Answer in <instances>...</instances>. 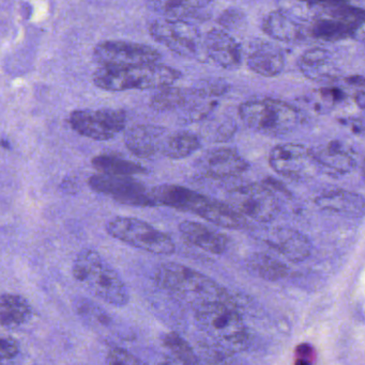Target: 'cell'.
<instances>
[{"instance_id": "7", "label": "cell", "mask_w": 365, "mask_h": 365, "mask_svg": "<svg viewBox=\"0 0 365 365\" xmlns=\"http://www.w3.org/2000/svg\"><path fill=\"white\" fill-rule=\"evenodd\" d=\"M226 203L244 218L259 223L276 220L281 212L280 201L268 182L239 185L229 190Z\"/></svg>"}, {"instance_id": "25", "label": "cell", "mask_w": 365, "mask_h": 365, "mask_svg": "<svg viewBox=\"0 0 365 365\" xmlns=\"http://www.w3.org/2000/svg\"><path fill=\"white\" fill-rule=\"evenodd\" d=\"M197 100L194 88H179L169 86L161 88L150 98V107L158 113L182 109L191 110Z\"/></svg>"}, {"instance_id": "2", "label": "cell", "mask_w": 365, "mask_h": 365, "mask_svg": "<svg viewBox=\"0 0 365 365\" xmlns=\"http://www.w3.org/2000/svg\"><path fill=\"white\" fill-rule=\"evenodd\" d=\"M72 272L77 282L107 304L117 307L128 304L130 295L121 277L96 251L81 250L73 263Z\"/></svg>"}, {"instance_id": "10", "label": "cell", "mask_w": 365, "mask_h": 365, "mask_svg": "<svg viewBox=\"0 0 365 365\" xmlns=\"http://www.w3.org/2000/svg\"><path fill=\"white\" fill-rule=\"evenodd\" d=\"M162 55L150 45L128 41H105L94 49V59L100 68H128L158 63Z\"/></svg>"}, {"instance_id": "12", "label": "cell", "mask_w": 365, "mask_h": 365, "mask_svg": "<svg viewBox=\"0 0 365 365\" xmlns=\"http://www.w3.org/2000/svg\"><path fill=\"white\" fill-rule=\"evenodd\" d=\"M90 188L126 205L154 207L150 189L133 177L94 175L88 181Z\"/></svg>"}, {"instance_id": "24", "label": "cell", "mask_w": 365, "mask_h": 365, "mask_svg": "<svg viewBox=\"0 0 365 365\" xmlns=\"http://www.w3.org/2000/svg\"><path fill=\"white\" fill-rule=\"evenodd\" d=\"M315 204L321 210L334 214L362 218L364 216V197L360 193L344 189H331L315 197Z\"/></svg>"}, {"instance_id": "20", "label": "cell", "mask_w": 365, "mask_h": 365, "mask_svg": "<svg viewBox=\"0 0 365 365\" xmlns=\"http://www.w3.org/2000/svg\"><path fill=\"white\" fill-rule=\"evenodd\" d=\"M246 64L255 74L263 77H276L285 68L282 49L267 41L252 43L246 56Z\"/></svg>"}, {"instance_id": "13", "label": "cell", "mask_w": 365, "mask_h": 365, "mask_svg": "<svg viewBox=\"0 0 365 365\" xmlns=\"http://www.w3.org/2000/svg\"><path fill=\"white\" fill-rule=\"evenodd\" d=\"M196 168L209 179L229 180L246 173L250 168V164L237 150L216 148L199 158Z\"/></svg>"}, {"instance_id": "33", "label": "cell", "mask_w": 365, "mask_h": 365, "mask_svg": "<svg viewBox=\"0 0 365 365\" xmlns=\"http://www.w3.org/2000/svg\"><path fill=\"white\" fill-rule=\"evenodd\" d=\"M218 23L225 31H240L246 28V14L239 9L229 8L221 13Z\"/></svg>"}, {"instance_id": "19", "label": "cell", "mask_w": 365, "mask_h": 365, "mask_svg": "<svg viewBox=\"0 0 365 365\" xmlns=\"http://www.w3.org/2000/svg\"><path fill=\"white\" fill-rule=\"evenodd\" d=\"M319 171L330 175H345L357 166V160L351 150L341 141L332 140L311 149Z\"/></svg>"}, {"instance_id": "5", "label": "cell", "mask_w": 365, "mask_h": 365, "mask_svg": "<svg viewBox=\"0 0 365 365\" xmlns=\"http://www.w3.org/2000/svg\"><path fill=\"white\" fill-rule=\"evenodd\" d=\"M180 77V71L158 62L128 68H100L94 74V83L105 91L158 90L173 86Z\"/></svg>"}, {"instance_id": "3", "label": "cell", "mask_w": 365, "mask_h": 365, "mask_svg": "<svg viewBox=\"0 0 365 365\" xmlns=\"http://www.w3.org/2000/svg\"><path fill=\"white\" fill-rule=\"evenodd\" d=\"M193 309L199 327L220 347L229 351H244L248 347V327L234 302H208Z\"/></svg>"}, {"instance_id": "11", "label": "cell", "mask_w": 365, "mask_h": 365, "mask_svg": "<svg viewBox=\"0 0 365 365\" xmlns=\"http://www.w3.org/2000/svg\"><path fill=\"white\" fill-rule=\"evenodd\" d=\"M269 165L274 173L291 181H306L319 173L312 151L300 143L276 145L270 151Z\"/></svg>"}, {"instance_id": "36", "label": "cell", "mask_w": 365, "mask_h": 365, "mask_svg": "<svg viewBox=\"0 0 365 365\" xmlns=\"http://www.w3.org/2000/svg\"><path fill=\"white\" fill-rule=\"evenodd\" d=\"M316 351L311 343H300L296 346L294 365H314Z\"/></svg>"}, {"instance_id": "21", "label": "cell", "mask_w": 365, "mask_h": 365, "mask_svg": "<svg viewBox=\"0 0 365 365\" xmlns=\"http://www.w3.org/2000/svg\"><path fill=\"white\" fill-rule=\"evenodd\" d=\"M298 68L306 78L315 83H334L340 75L331 53L321 47L309 49L302 53Z\"/></svg>"}, {"instance_id": "29", "label": "cell", "mask_w": 365, "mask_h": 365, "mask_svg": "<svg viewBox=\"0 0 365 365\" xmlns=\"http://www.w3.org/2000/svg\"><path fill=\"white\" fill-rule=\"evenodd\" d=\"M214 0H149L150 6L163 17L186 19L199 14Z\"/></svg>"}, {"instance_id": "4", "label": "cell", "mask_w": 365, "mask_h": 365, "mask_svg": "<svg viewBox=\"0 0 365 365\" xmlns=\"http://www.w3.org/2000/svg\"><path fill=\"white\" fill-rule=\"evenodd\" d=\"M238 113L246 128L267 137L291 134L302 121L297 107L276 98L246 101L240 105Z\"/></svg>"}, {"instance_id": "9", "label": "cell", "mask_w": 365, "mask_h": 365, "mask_svg": "<svg viewBox=\"0 0 365 365\" xmlns=\"http://www.w3.org/2000/svg\"><path fill=\"white\" fill-rule=\"evenodd\" d=\"M69 124L81 136L107 141L126 128V113L122 109H79L71 113Z\"/></svg>"}, {"instance_id": "34", "label": "cell", "mask_w": 365, "mask_h": 365, "mask_svg": "<svg viewBox=\"0 0 365 365\" xmlns=\"http://www.w3.org/2000/svg\"><path fill=\"white\" fill-rule=\"evenodd\" d=\"M19 344L14 338L0 334V365H6L16 359Z\"/></svg>"}, {"instance_id": "18", "label": "cell", "mask_w": 365, "mask_h": 365, "mask_svg": "<svg viewBox=\"0 0 365 365\" xmlns=\"http://www.w3.org/2000/svg\"><path fill=\"white\" fill-rule=\"evenodd\" d=\"M150 197L154 206H166L193 215H196L207 197L188 187L175 184H163L154 187L150 189Z\"/></svg>"}, {"instance_id": "14", "label": "cell", "mask_w": 365, "mask_h": 365, "mask_svg": "<svg viewBox=\"0 0 365 365\" xmlns=\"http://www.w3.org/2000/svg\"><path fill=\"white\" fill-rule=\"evenodd\" d=\"M261 238L271 250L291 263H301L312 255L310 238L291 227H271L261 234Z\"/></svg>"}, {"instance_id": "37", "label": "cell", "mask_w": 365, "mask_h": 365, "mask_svg": "<svg viewBox=\"0 0 365 365\" xmlns=\"http://www.w3.org/2000/svg\"><path fill=\"white\" fill-rule=\"evenodd\" d=\"M161 365H191V364H180V362H177V361H169V362H164V364H162Z\"/></svg>"}, {"instance_id": "6", "label": "cell", "mask_w": 365, "mask_h": 365, "mask_svg": "<svg viewBox=\"0 0 365 365\" xmlns=\"http://www.w3.org/2000/svg\"><path fill=\"white\" fill-rule=\"evenodd\" d=\"M111 237L146 252L171 255L176 252L173 238L150 223L134 217H116L106 225Z\"/></svg>"}, {"instance_id": "17", "label": "cell", "mask_w": 365, "mask_h": 365, "mask_svg": "<svg viewBox=\"0 0 365 365\" xmlns=\"http://www.w3.org/2000/svg\"><path fill=\"white\" fill-rule=\"evenodd\" d=\"M364 21H351L341 17L321 14L314 16L312 23L306 27V32L316 40L325 42H338L349 38H364Z\"/></svg>"}, {"instance_id": "1", "label": "cell", "mask_w": 365, "mask_h": 365, "mask_svg": "<svg viewBox=\"0 0 365 365\" xmlns=\"http://www.w3.org/2000/svg\"><path fill=\"white\" fill-rule=\"evenodd\" d=\"M154 281L161 289L193 308L208 302H233L229 292L214 279L182 264H161L154 274Z\"/></svg>"}, {"instance_id": "23", "label": "cell", "mask_w": 365, "mask_h": 365, "mask_svg": "<svg viewBox=\"0 0 365 365\" xmlns=\"http://www.w3.org/2000/svg\"><path fill=\"white\" fill-rule=\"evenodd\" d=\"M261 29L272 40L279 42H301L306 36V28L296 17L280 9L266 15L261 23Z\"/></svg>"}, {"instance_id": "31", "label": "cell", "mask_w": 365, "mask_h": 365, "mask_svg": "<svg viewBox=\"0 0 365 365\" xmlns=\"http://www.w3.org/2000/svg\"><path fill=\"white\" fill-rule=\"evenodd\" d=\"M201 139L194 133L180 130V132H169L162 155L169 160H184L190 158L191 155L201 149Z\"/></svg>"}, {"instance_id": "22", "label": "cell", "mask_w": 365, "mask_h": 365, "mask_svg": "<svg viewBox=\"0 0 365 365\" xmlns=\"http://www.w3.org/2000/svg\"><path fill=\"white\" fill-rule=\"evenodd\" d=\"M179 232L186 242L211 255H223L229 247V238L224 233L197 221H182Z\"/></svg>"}, {"instance_id": "27", "label": "cell", "mask_w": 365, "mask_h": 365, "mask_svg": "<svg viewBox=\"0 0 365 365\" xmlns=\"http://www.w3.org/2000/svg\"><path fill=\"white\" fill-rule=\"evenodd\" d=\"M32 315L29 302L15 294L0 295V325L6 329H16L25 325Z\"/></svg>"}, {"instance_id": "30", "label": "cell", "mask_w": 365, "mask_h": 365, "mask_svg": "<svg viewBox=\"0 0 365 365\" xmlns=\"http://www.w3.org/2000/svg\"><path fill=\"white\" fill-rule=\"evenodd\" d=\"M91 164L101 175L133 177L146 173V169L141 164L116 154H101L94 156Z\"/></svg>"}, {"instance_id": "16", "label": "cell", "mask_w": 365, "mask_h": 365, "mask_svg": "<svg viewBox=\"0 0 365 365\" xmlns=\"http://www.w3.org/2000/svg\"><path fill=\"white\" fill-rule=\"evenodd\" d=\"M169 130L156 124H137L126 130L124 145L133 155L141 158H156L162 155L165 140Z\"/></svg>"}, {"instance_id": "35", "label": "cell", "mask_w": 365, "mask_h": 365, "mask_svg": "<svg viewBox=\"0 0 365 365\" xmlns=\"http://www.w3.org/2000/svg\"><path fill=\"white\" fill-rule=\"evenodd\" d=\"M107 365H144L141 360L137 359L132 354L126 351V349H111L107 354Z\"/></svg>"}, {"instance_id": "8", "label": "cell", "mask_w": 365, "mask_h": 365, "mask_svg": "<svg viewBox=\"0 0 365 365\" xmlns=\"http://www.w3.org/2000/svg\"><path fill=\"white\" fill-rule=\"evenodd\" d=\"M150 36L173 53L184 58L205 61L203 36L196 25L186 19L161 17L149 26Z\"/></svg>"}, {"instance_id": "32", "label": "cell", "mask_w": 365, "mask_h": 365, "mask_svg": "<svg viewBox=\"0 0 365 365\" xmlns=\"http://www.w3.org/2000/svg\"><path fill=\"white\" fill-rule=\"evenodd\" d=\"M162 343L175 361L184 364L199 365V359L192 347L179 334L169 332L163 336Z\"/></svg>"}, {"instance_id": "28", "label": "cell", "mask_w": 365, "mask_h": 365, "mask_svg": "<svg viewBox=\"0 0 365 365\" xmlns=\"http://www.w3.org/2000/svg\"><path fill=\"white\" fill-rule=\"evenodd\" d=\"M246 268L254 276L272 282L289 274V267L284 262L266 252L252 253L246 259Z\"/></svg>"}, {"instance_id": "26", "label": "cell", "mask_w": 365, "mask_h": 365, "mask_svg": "<svg viewBox=\"0 0 365 365\" xmlns=\"http://www.w3.org/2000/svg\"><path fill=\"white\" fill-rule=\"evenodd\" d=\"M197 216L207 222L229 230L246 229L249 225L248 219L236 212L226 202L216 201L208 197L201 206Z\"/></svg>"}, {"instance_id": "15", "label": "cell", "mask_w": 365, "mask_h": 365, "mask_svg": "<svg viewBox=\"0 0 365 365\" xmlns=\"http://www.w3.org/2000/svg\"><path fill=\"white\" fill-rule=\"evenodd\" d=\"M204 56L225 70H236L242 63V47L229 32L219 28L210 30L203 40Z\"/></svg>"}]
</instances>
